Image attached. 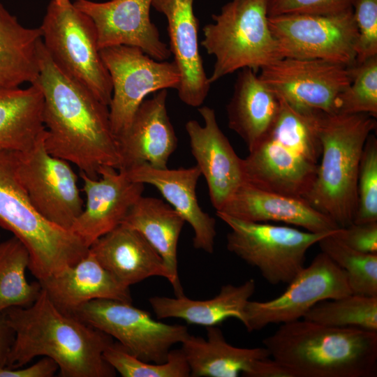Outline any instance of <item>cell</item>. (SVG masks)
Wrapping results in <instances>:
<instances>
[{"label": "cell", "mask_w": 377, "mask_h": 377, "mask_svg": "<svg viewBox=\"0 0 377 377\" xmlns=\"http://www.w3.org/2000/svg\"><path fill=\"white\" fill-rule=\"evenodd\" d=\"M375 119L367 114L317 112L322 153L315 180L304 199L340 228L353 222L360 158L367 139L376 128Z\"/></svg>", "instance_id": "obj_4"}, {"label": "cell", "mask_w": 377, "mask_h": 377, "mask_svg": "<svg viewBox=\"0 0 377 377\" xmlns=\"http://www.w3.org/2000/svg\"><path fill=\"white\" fill-rule=\"evenodd\" d=\"M151 3L152 0H75L73 4L93 21L100 50L116 45L132 46L156 60L165 61L171 52L151 21Z\"/></svg>", "instance_id": "obj_15"}, {"label": "cell", "mask_w": 377, "mask_h": 377, "mask_svg": "<svg viewBox=\"0 0 377 377\" xmlns=\"http://www.w3.org/2000/svg\"><path fill=\"white\" fill-rule=\"evenodd\" d=\"M216 212L249 222L285 223L311 232H330L340 228L304 198L260 189L246 182Z\"/></svg>", "instance_id": "obj_23"}, {"label": "cell", "mask_w": 377, "mask_h": 377, "mask_svg": "<svg viewBox=\"0 0 377 377\" xmlns=\"http://www.w3.org/2000/svg\"><path fill=\"white\" fill-rule=\"evenodd\" d=\"M281 58L323 59L352 66L357 31L353 8L330 14L269 16Z\"/></svg>", "instance_id": "obj_11"}, {"label": "cell", "mask_w": 377, "mask_h": 377, "mask_svg": "<svg viewBox=\"0 0 377 377\" xmlns=\"http://www.w3.org/2000/svg\"><path fill=\"white\" fill-rule=\"evenodd\" d=\"M350 294L346 272L321 252L288 283L281 295L268 301L249 300L244 325L253 332L271 324L297 320L318 302Z\"/></svg>", "instance_id": "obj_13"}, {"label": "cell", "mask_w": 377, "mask_h": 377, "mask_svg": "<svg viewBox=\"0 0 377 377\" xmlns=\"http://www.w3.org/2000/svg\"><path fill=\"white\" fill-rule=\"evenodd\" d=\"M59 369L51 358L43 357L36 363L25 368H0V377H52Z\"/></svg>", "instance_id": "obj_40"}, {"label": "cell", "mask_w": 377, "mask_h": 377, "mask_svg": "<svg viewBox=\"0 0 377 377\" xmlns=\"http://www.w3.org/2000/svg\"><path fill=\"white\" fill-rule=\"evenodd\" d=\"M39 282L56 306L70 315L94 300L133 301L129 288L119 283L89 249L77 263Z\"/></svg>", "instance_id": "obj_25"}, {"label": "cell", "mask_w": 377, "mask_h": 377, "mask_svg": "<svg viewBox=\"0 0 377 377\" xmlns=\"http://www.w3.org/2000/svg\"><path fill=\"white\" fill-rule=\"evenodd\" d=\"M355 0H267L268 15L330 14L352 8Z\"/></svg>", "instance_id": "obj_38"}, {"label": "cell", "mask_w": 377, "mask_h": 377, "mask_svg": "<svg viewBox=\"0 0 377 377\" xmlns=\"http://www.w3.org/2000/svg\"><path fill=\"white\" fill-rule=\"evenodd\" d=\"M204 26L201 45L215 58L212 83L237 70L262 69L281 59L269 25L267 0H231Z\"/></svg>", "instance_id": "obj_6"}, {"label": "cell", "mask_w": 377, "mask_h": 377, "mask_svg": "<svg viewBox=\"0 0 377 377\" xmlns=\"http://www.w3.org/2000/svg\"><path fill=\"white\" fill-rule=\"evenodd\" d=\"M39 73L32 83L43 96L44 145L52 155L98 178L100 169H119L121 158L108 106L84 86L63 73L52 61L41 40Z\"/></svg>", "instance_id": "obj_1"}, {"label": "cell", "mask_w": 377, "mask_h": 377, "mask_svg": "<svg viewBox=\"0 0 377 377\" xmlns=\"http://www.w3.org/2000/svg\"><path fill=\"white\" fill-rule=\"evenodd\" d=\"M80 177L86 203L70 230L90 247L121 224L142 195L145 184L131 181L123 170L111 166L102 167L98 178H91L82 172H80Z\"/></svg>", "instance_id": "obj_16"}, {"label": "cell", "mask_w": 377, "mask_h": 377, "mask_svg": "<svg viewBox=\"0 0 377 377\" xmlns=\"http://www.w3.org/2000/svg\"><path fill=\"white\" fill-rule=\"evenodd\" d=\"M100 264L122 286L129 288L151 276L172 277L163 260L137 230L120 224L89 247Z\"/></svg>", "instance_id": "obj_24"}, {"label": "cell", "mask_w": 377, "mask_h": 377, "mask_svg": "<svg viewBox=\"0 0 377 377\" xmlns=\"http://www.w3.org/2000/svg\"><path fill=\"white\" fill-rule=\"evenodd\" d=\"M260 78L278 96L304 110L336 113L351 81V66L323 59H279L260 69Z\"/></svg>", "instance_id": "obj_14"}, {"label": "cell", "mask_w": 377, "mask_h": 377, "mask_svg": "<svg viewBox=\"0 0 377 377\" xmlns=\"http://www.w3.org/2000/svg\"><path fill=\"white\" fill-rule=\"evenodd\" d=\"M54 1H55L57 3L61 4V3H66V2H68V1H71V0H54Z\"/></svg>", "instance_id": "obj_42"}, {"label": "cell", "mask_w": 377, "mask_h": 377, "mask_svg": "<svg viewBox=\"0 0 377 377\" xmlns=\"http://www.w3.org/2000/svg\"><path fill=\"white\" fill-rule=\"evenodd\" d=\"M333 235L356 251L377 254V221L361 224L353 223L339 228Z\"/></svg>", "instance_id": "obj_39"}, {"label": "cell", "mask_w": 377, "mask_h": 377, "mask_svg": "<svg viewBox=\"0 0 377 377\" xmlns=\"http://www.w3.org/2000/svg\"><path fill=\"white\" fill-rule=\"evenodd\" d=\"M192 377H287L265 347L230 344L217 326L207 327V338L189 335L181 343Z\"/></svg>", "instance_id": "obj_17"}, {"label": "cell", "mask_w": 377, "mask_h": 377, "mask_svg": "<svg viewBox=\"0 0 377 377\" xmlns=\"http://www.w3.org/2000/svg\"><path fill=\"white\" fill-rule=\"evenodd\" d=\"M193 2L152 0L151 6L163 14L168 22L169 49L181 74L178 96L186 105L198 108L206 99L212 84L199 50V22L193 11Z\"/></svg>", "instance_id": "obj_19"}, {"label": "cell", "mask_w": 377, "mask_h": 377, "mask_svg": "<svg viewBox=\"0 0 377 377\" xmlns=\"http://www.w3.org/2000/svg\"><path fill=\"white\" fill-rule=\"evenodd\" d=\"M242 158L244 182L265 191L304 198L318 165L266 136Z\"/></svg>", "instance_id": "obj_22"}, {"label": "cell", "mask_w": 377, "mask_h": 377, "mask_svg": "<svg viewBox=\"0 0 377 377\" xmlns=\"http://www.w3.org/2000/svg\"><path fill=\"white\" fill-rule=\"evenodd\" d=\"M104 360L123 377H188L190 369L182 349L170 350L163 363L144 362L129 353L119 343L109 345Z\"/></svg>", "instance_id": "obj_34"}, {"label": "cell", "mask_w": 377, "mask_h": 377, "mask_svg": "<svg viewBox=\"0 0 377 377\" xmlns=\"http://www.w3.org/2000/svg\"><path fill=\"white\" fill-rule=\"evenodd\" d=\"M0 226L27 249L29 269L38 281L77 263L89 249L71 230L39 214L17 175L16 151L6 149H0Z\"/></svg>", "instance_id": "obj_5"}, {"label": "cell", "mask_w": 377, "mask_h": 377, "mask_svg": "<svg viewBox=\"0 0 377 377\" xmlns=\"http://www.w3.org/2000/svg\"><path fill=\"white\" fill-rule=\"evenodd\" d=\"M167 98V89H162L145 98L128 127L116 137L121 158L118 170L143 163L157 168H168L178 144L168 114Z\"/></svg>", "instance_id": "obj_20"}, {"label": "cell", "mask_w": 377, "mask_h": 377, "mask_svg": "<svg viewBox=\"0 0 377 377\" xmlns=\"http://www.w3.org/2000/svg\"><path fill=\"white\" fill-rule=\"evenodd\" d=\"M336 113L377 117V56L351 66V81L338 98Z\"/></svg>", "instance_id": "obj_35"}, {"label": "cell", "mask_w": 377, "mask_h": 377, "mask_svg": "<svg viewBox=\"0 0 377 377\" xmlns=\"http://www.w3.org/2000/svg\"><path fill=\"white\" fill-rule=\"evenodd\" d=\"M303 319L338 327L377 332V297L350 294L314 305Z\"/></svg>", "instance_id": "obj_32"}, {"label": "cell", "mask_w": 377, "mask_h": 377, "mask_svg": "<svg viewBox=\"0 0 377 377\" xmlns=\"http://www.w3.org/2000/svg\"><path fill=\"white\" fill-rule=\"evenodd\" d=\"M198 110L203 125L191 119L185 128L196 165L207 182L210 201L219 211L244 182L242 158L221 130L214 110L203 106Z\"/></svg>", "instance_id": "obj_18"}, {"label": "cell", "mask_w": 377, "mask_h": 377, "mask_svg": "<svg viewBox=\"0 0 377 377\" xmlns=\"http://www.w3.org/2000/svg\"><path fill=\"white\" fill-rule=\"evenodd\" d=\"M39 29L43 46L54 64L108 106L112 82L91 18L71 1L60 4L51 0Z\"/></svg>", "instance_id": "obj_7"}, {"label": "cell", "mask_w": 377, "mask_h": 377, "mask_svg": "<svg viewBox=\"0 0 377 377\" xmlns=\"http://www.w3.org/2000/svg\"><path fill=\"white\" fill-rule=\"evenodd\" d=\"M44 136L32 148L16 151L17 175L39 214L70 230L84 205L77 176L69 162L47 151Z\"/></svg>", "instance_id": "obj_12"}, {"label": "cell", "mask_w": 377, "mask_h": 377, "mask_svg": "<svg viewBox=\"0 0 377 377\" xmlns=\"http://www.w3.org/2000/svg\"><path fill=\"white\" fill-rule=\"evenodd\" d=\"M334 232L318 242L321 252L346 272L353 294L377 297V254L356 251L335 237Z\"/></svg>", "instance_id": "obj_33"}, {"label": "cell", "mask_w": 377, "mask_h": 377, "mask_svg": "<svg viewBox=\"0 0 377 377\" xmlns=\"http://www.w3.org/2000/svg\"><path fill=\"white\" fill-rule=\"evenodd\" d=\"M43 96L39 87L0 88V149L32 148L45 133Z\"/></svg>", "instance_id": "obj_29"}, {"label": "cell", "mask_w": 377, "mask_h": 377, "mask_svg": "<svg viewBox=\"0 0 377 377\" xmlns=\"http://www.w3.org/2000/svg\"><path fill=\"white\" fill-rule=\"evenodd\" d=\"M353 18L357 31L356 63L377 56V0H355Z\"/></svg>", "instance_id": "obj_37"}, {"label": "cell", "mask_w": 377, "mask_h": 377, "mask_svg": "<svg viewBox=\"0 0 377 377\" xmlns=\"http://www.w3.org/2000/svg\"><path fill=\"white\" fill-rule=\"evenodd\" d=\"M185 223L170 204L143 195L121 223L139 232L161 256L172 277L176 296L184 294L178 274L177 246Z\"/></svg>", "instance_id": "obj_28"}, {"label": "cell", "mask_w": 377, "mask_h": 377, "mask_svg": "<svg viewBox=\"0 0 377 377\" xmlns=\"http://www.w3.org/2000/svg\"><path fill=\"white\" fill-rule=\"evenodd\" d=\"M216 216L230 228L227 249L256 267L270 284H288L304 267L308 250L334 232H311L297 228L239 220L220 212Z\"/></svg>", "instance_id": "obj_8"}, {"label": "cell", "mask_w": 377, "mask_h": 377, "mask_svg": "<svg viewBox=\"0 0 377 377\" xmlns=\"http://www.w3.org/2000/svg\"><path fill=\"white\" fill-rule=\"evenodd\" d=\"M255 290L256 282L250 279L237 286L223 285L219 293L209 300H191L183 294L176 297L154 296L149 302L159 319L179 318L207 327L233 318L244 325L245 308Z\"/></svg>", "instance_id": "obj_27"}, {"label": "cell", "mask_w": 377, "mask_h": 377, "mask_svg": "<svg viewBox=\"0 0 377 377\" xmlns=\"http://www.w3.org/2000/svg\"><path fill=\"white\" fill-rule=\"evenodd\" d=\"M29 263L27 249L16 237L0 242V312L29 306L38 297L40 282L29 283L26 278Z\"/></svg>", "instance_id": "obj_31"}, {"label": "cell", "mask_w": 377, "mask_h": 377, "mask_svg": "<svg viewBox=\"0 0 377 377\" xmlns=\"http://www.w3.org/2000/svg\"><path fill=\"white\" fill-rule=\"evenodd\" d=\"M279 108V97L256 71L241 69L226 111L228 127L244 140L249 151L267 135Z\"/></svg>", "instance_id": "obj_26"}, {"label": "cell", "mask_w": 377, "mask_h": 377, "mask_svg": "<svg viewBox=\"0 0 377 377\" xmlns=\"http://www.w3.org/2000/svg\"><path fill=\"white\" fill-rule=\"evenodd\" d=\"M119 170H123L131 181L154 186L191 226L193 247L213 253L216 221L202 209L198 202L196 186L202 175L196 165L169 169L157 168L143 163Z\"/></svg>", "instance_id": "obj_21"}, {"label": "cell", "mask_w": 377, "mask_h": 377, "mask_svg": "<svg viewBox=\"0 0 377 377\" xmlns=\"http://www.w3.org/2000/svg\"><path fill=\"white\" fill-rule=\"evenodd\" d=\"M287 377H376L377 332L302 318L262 341Z\"/></svg>", "instance_id": "obj_3"}, {"label": "cell", "mask_w": 377, "mask_h": 377, "mask_svg": "<svg viewBox=\"0 0 377 377\" xmlns=\"http://www.w3.org/2000/svg\"><path fill=\"white\" fill-rule=\"evenodd\" d=\"M111 79L108 105L112 130L118 136L130 125L145 98L162 89H177L181 74L175 63L158 61L141 49L116 45L100 50Z\"/></svg>", "instance_id": "obj_10"}, {"label": "cell", "mask_w": 377, "mask_h": 377, "mask_svg": "<svg viewBox=\"0 0 377 377\" xmlns=\"http://www.w3.org/2000/svg\"><path fill=\"white\" fill-rule=\"evenodd\" d=\"M39 28L23 26L0 2V88L32 84L39 73Z\"/></svg>", "instance_id": "obj_30"}, {"label": "cell", "mask_w": 377, "mask_h": 377, "mask_svg": "<svg viewBox=\"0 0 377 377\" xmlns=\"http://www.w3.org/2000/svg\"><path fill=\"white\" fill-rule=\"evenodd\" d=\"M71 315L116 339L129 353L147 362H165L171 348L189 335L186 325L156 320L149 312L119 300H94Z\"/></svg>", "instance_id": "obj_9"}, {"label": "cell", "mask_w": 377, "mask_h": 377, "mask_svg": "<svg viewBox=\"0 0 377 377\" xmlns=\"http://www.w3.org/2000/svg\"><path fill=\"white\" fill-rule=\"evenodd\" d=\"M3 312L15 334L6 367H22L42 356L52 359L63 377L115 376V370L103 355L113 339L61 311L43 288L30 306L11 307Z\"/></svg>", "instance_id": "obj_2"}, {"label": "cell", "mask_w": 377, "mask_h": 377, "mask_svg": "<svg viewBox=\"0 0 377 377\" xmlns=\"http://www.w3.org/2000/svg\"><path fill=\"white\" fill-rule=\"evenodd\" d=\"M377 221V140L370 134L362 153L357 179V206L353 223Z\"/></svg>", "instance_id": "obj_36"}, {"label": "cell", "mask_w": 377, "mask_h": 377, "mask_svg": "<svg viewBox=\"0 0 377 377\" xmlns=\"http://www.w3.org/2000/svg\"><path fill=\"white\" fill-rule=\"evenodd\" d=\"M14 337V332L8 323L4 312H0V368L6 366Z\"/></svg>", "instance_id": "obj_41"}]
</instances>
